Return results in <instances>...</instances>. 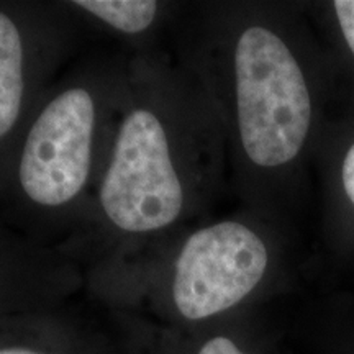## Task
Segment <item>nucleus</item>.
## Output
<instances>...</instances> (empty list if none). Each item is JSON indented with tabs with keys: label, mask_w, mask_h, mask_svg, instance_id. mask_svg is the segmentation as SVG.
<instances>
[{
	"label": "nucleus",
	"mask_w": 354,
	"mask_h": 354,
	"mask_svg": "<svg viewBox=\"0 0 354 354\" xmlns=\"http://www.w3.org/2000/svg\"><path fill=\"white\" fill-rule=\"evenodd\" d=\"M196 20L180 59L218 112L232 187L245 210L287 230L338 94L331 57L305 7L214 2Z\"/></svg>",
	"instance_id": "obj_1"
},
{
	"label": "nucleus",
	"mask_w": 354,
	"mask_h": 354,
	"mask_svg": "<svg viewBox=\"0 0 354 354\" xmlns=\"http://www.w3.org/2000/svg\"><path fill=\"white\" fill-rule=\"evenodd\" d=\"M228 177L221 120L183 59L145 50L125 82L86 227L110 258L151 254L198 225ZM149 254V256H151Z\"/></svg>",
	"instance_id": "obj_2"
},
{
	"label": "nucleus",
	"mask_w": 354,
	"mask_h": 354,
	"mask_svg": "<svg viewBox=\"0 0 354 354\" xmlns=\"http://www.w3.org/2000/svg\"><path fill=\"white\" fill-rule=\"evenodd\" d=\"M127 59L92 57L61 76L25 123L19 194L46 243L86 227L125 82Z\"/></svg>",
	"instance_id": "obj_3"
},
{
	"label": "nucleus",
	"mask_w": 354,
	"mask_h": 354,
	"mask_svg": "<svg viewBox=\"0 0 354 354\" xmlns=\"http://www.w3.org/2000/svg\"><path fill=\"white\" fill-rule=\"evenodd\" d=\"M286 250V228L245 210L198 223L151 256L169 258L177 315L203 322L253 295L287 258Z\"/></svg>",
	"instance_id": "obj_4"
},
{
	"label": "nucleus",
	"mask_w": 354,
	"mask_h": 354,
	"mask_svg": "<svg viewBox=\"0 0 354 354\" xmlns=\"http://www.w3.org/2000/svg\"><path fill=\"white\" fill-rule=\"evenodd\" d=\"M73 10L46 3L32 30L0 8V141L32 117L74 46Z\"/></svg>",
	"instance_id": "obj_5"
},
{
	"label": "nucleus",
	"mask_w": 354,
	"mask_h": 354,
	"mask_svg": "<svg viewBox=\"0 0 354 354\" xmlns=\"http://www.w3.org/2000/svg\"><path fill=\"white\" fill-rule=\"evenodd\" d=\"M313 165L320 176L325 245L338 258H354V109L330 118Z\"/></svg>",
	"instance_id": "obj_6"
},
{
	"label": "nucleus",
	"mask_w": 354,
	"mask_h": 354,
	"mask_svg": "<svg viewBox=\"0 0 354 354\" xmlns=\"http://www.w3.org/2000/svg\"><path fill=\"white\" fill-rule=\"evenodd\" d=\"M322 32V41L335 66L338 86L348 82L354 100V0H333L305 7ZM351 109H354V105Z\"/></svg>",
	"instance_id": "obj_7"
},
{
	"label": "nucleus",
	"mask_w": 354,
	"mask_h": 354,
	"mask_svg": "<svg viewBox=\"0 0 354 354\" xmlns=\"http://www.w3.org/2000/svg\"><path fill=\"white\" fill-rule=\"evenodd\" d=\"M66 3L73 12L130 38L151 33L166 15L167 7L156 0H74Z\"/></svg>",
	"instance_id": "obj_8"
},
{
	"label": "nucleus",
	"mask_w": 354,
	"mask_h": 354,
	"mask_svg": "<svg viewBox=\"0 0 354 354\" xmlns=\"http://www.w3.org/2000/svg\"><path fill=\"white\" fill-rule=\"evenodd\" d=\"M197 354H250L240 348L233 338L225 335H216L207 339Z\"/></svg>",
	"instance_id": "obj_9"
},
{
	"label": "nucleus",
	"mask_w": 354,
	"mask_h": 354,
	"mask_svg": "<svg viewBox=\"0 0 354 354\" xmlns=\"http://www.w3.org/2000/svg\"><path fill=\"white\" fill-rule=\"evenodd\" d=\"M0 354H48L39 349L30 348V346H3L0 348Z\"/></svg>",
	"instance_id": "obj_10"
}]
</instances>
